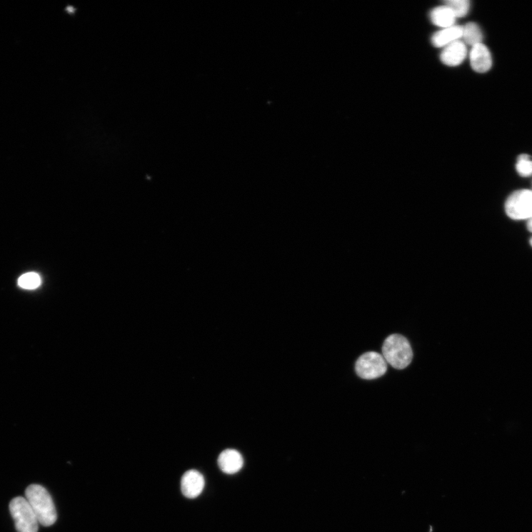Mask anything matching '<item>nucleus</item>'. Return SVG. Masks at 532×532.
Instances as JSON below:
<instances>
[{
	"instance_id": "obj_4",
	"label": "nucleus",
	"mask_w": 532,
	"mask_h": 532,
	"mask_svg": "<svg viewBox=\"0 0 532 532\" xmlns=\"http://www.w3.org/2000/svg\"><path fill=\"white\" fill-rule=\"evenodd\" d=\"M506 215L513 220L532 219V191L522 189L515 191L505 204Z\"/></svg>"
},
{
	"instance_id": "obj_17",
	"label": "nucleus",
	"mask_w": 532,
	"mask_h": 532,
	"mask_svg": "<svg viewBox=\"0 0 532 532\" xmlns=\"http://www.w3.org/2000/svg\"><path fill=\"white\" fill-rule=\"evenodd\" d=\"M530 244L532 246V239L530 240Z\"/></svg>"
},
{
	"instance_id": "obj_5",
	"label": "nucleus",
	"mask_w": 532,
	"mask_h": 532,
	"mask_svg": "<svg viewBox=\"0 0 532 532\" xmlns=\"http://www.w3.org/2000/svg\"><path fill=\"white\" fill-rule=\"evenodd\" d=\"M387 370V361L376 352L366 353L356 361V372L361 378L375 379L385 375Z\"/></svg>"
},
{
	"instance_id": "obj_6",
	"label": "nucleus",
	"mask_w": 532,
	"mask_h": 532,
	"mask_svg": "<svg viewBox=\"0 0 532 532\" xmlns=\"http://www.w3.org/2000/svg\"><path fill=\"white\" fill-rule=\"evenodd\" d=\"M205 480L197 471H187L182 477L181 488L183 495L187 498H196L203 492Z\"/></svg>"
},
{
	"instance_id": "obj_12",
	"label": "nucleus",
	"mask_w": 532,
	"mask_h": 532,
	"mask_svg": "<svg viewBox=\"0 0 532 532\" xmlns=\"http://www.w3.org/2000/svg\"><path fill=\"white\" fill-rule=\"evenodd\" d=\"M465 45L473 47L482 44L483 33L479 26L475 23H468L463 26L462 38Z\"/></svg>"
},
{
	"instance_id": "obj_13",
	"label": "nucleus",
	"mask_w": 532,
	"mask_h": 532,
	"mask_svg": "<svg viewBox=\"0 0 532 532\" xmlns=\"http://www.w3.org/2000/svg\"><path fill=\"white\" fill-rule=\"evenodd\" d=\"M41 276L35 272L24 273L18 280V286L26 290L36 289L41 286Z\"/></svg>"
},
{
	"instance_id": "obj_9",
	"label": "nucleus",
	"mask_w": 532,
	"mask_h": 532,
	"mask_svg": "<svg viewBox=\"0 0 532 532\" xmlns=\"http://www.w3.org/2000/svg\"><path fill=\"white\" fill-rule=\"evenodd\" d=\"M219 466L224 473L235 474L242 469L244 458L242 455L236 450H226L219 456Z\"/></svg>"
},
{
	"instance_id": "obj_14",
	"label": "nucleus",
	"mask_w": 532,
	"mask_h": 532,
	"mask_svg": "<svg viewBox=\"0 0 532 532\" xmlns=\"http://www.w3.org/2000/svg\"><path fill=\"white\" fill-rule=\"evenodd\" d=\"M444 5L452 10L456 18L465 16L471 9V2L468 0H448Z\"/></svg>"
},
{
	"instance_id": "obj_8",
	"label": "nucleus",
	"mask_w": 532,
	"mask_h": 532,
	"mask_svg": "<svg viewBox=\"0 0 532 532\" xmlns=\"http://www.w3.org/2000/svg\"><path fill=\"white\" fill-rule=\"evenodd\" d=\"M466 56V46L463 41L458 40L443 48L440 58L444 65L456 67L461 65Z\"/></svg>"
},
{
	"instance_id": "obj_1",
	"label": "nucleus",
	"mask_w": 532,
	"mask_h": 532,
	"mask_svg": "<svg viewBox=\"0 0 532 532\" xmlns=\"http://www.w3.org/2000/svg\"><path fill=\"white\" fill-rule=\"evenodd\" d=\"M25 498L34 510L39 523L44 526H51L56 523V507L45 487L39 484L30 485L26 488Z\"/></svg>"
},
{
	"instance_id": "obj_2",
	"label": "nucleus",
	"mask_w": 532,
	"mask_h": 532,
	"mask_svg": "<svg viewBox=\"0 0 532 532\" xmlns=\"http://www.w3.org/2000/svg\"><path fill=\"white\" fill-rule=\"evenodd\" d=\"M382 353L387 363L397 370L408 367L413 356L408 340L400 334L391 335L386 339Z\"/></svg>"
},
{
	"instance_id": "obj_11",
	"label": "nucleus",
	"mask_w": 532,
	"mask_h": 532,
	"mask_svg": "<svg viewBox=\"0 0 532 532\" xmlns=\"http://www.w3.org/2000/svg\"><path fill=\"white\" fill-rule=\"evenodd\" d=\"M431 19L435 26L443 29L454 26L457 18L452 10L444 5L435 8L431 13Z\"/></svg>"
},
{
	"instance_id": "obj_3",
	"label": "nucleus",
	"mask_w": 532,
	"mask_h": 532,
	"mask_svg": "<svg viewBox=\"0 0 532 532\" xmlns=\"http://www.w3.org/2000/svg\"><path fill=\"white\" fill-rule=\"evenodd\" d=\"M10 512L18 532H37L39 521L26 498L16 497L9 505Z\"/></svg>"
},
{
	"instance_id": "obj_7",
	"label": "nucleus",
	"mask_w": 532,
	"mask_h": 532,
	"mask_svg": "<svg viewBox=\"0 0 532 532\" xmlns=\"http://www.w3.org/2000/svg\"><path fill=\"white\" fill-rule=\"evenodd\" d=\"M470 61L472 69L479 74L488 72L493 66L492 54L483 44L472 47Z\"/></svg>"
},
{
	"instance_id": "obj_15",
	"label": "nucleus",
	"mask_w": 532,
	"mask_h": 532,
	"mask_svg": "<svg viewBox=\"0 0 532 532\" xmlns=\"http://www.w3.org/2000/svg\"><path fill=\"white\" fill-rule=\"evenodd\" d=\"M516 170L522 177L532 176V158L527 154H522L518 158Z\"/></svg>"
},
{
	"instance_id": "obj_16",
	"label": "nucleus",
	"mask_w": 532,
	"mask_h": 532,
	"mask_svg": "<svg viewBox=\"0 0 532 532\" xmlns=\"http://www.w3.org/2000/svg\"><path fill=\"white\" fill-rule=\"evenodd\" d=\"M527 229L530 232H532V219L528 221Z\"/></svg>"
},
{
	"instance_id": "obj_10",
	"label": "nucleus",
	"mask_w": 532,
	"mask_h": 532,
	"mask_svg": "<svg viewBox=\"0 0 532 532\" xmlns=\"http://www.w3.org/2000/svg\"><path fill=\"white\" fill-rule=\"evenodd\" d=\"M463 26H454L436 32L432 37V44L436 48H445L462 38Z\"/></svg>"
}]
</instances>
